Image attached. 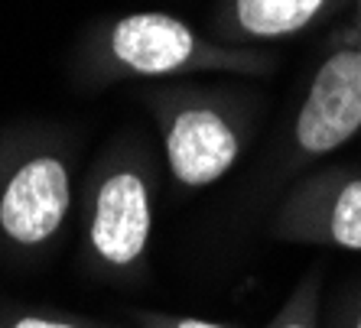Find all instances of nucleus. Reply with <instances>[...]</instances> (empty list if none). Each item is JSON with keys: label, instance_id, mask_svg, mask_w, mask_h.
Here are the masks:
<instances>
[{"label": "nucleus", "instance_id": "6e6552de", "mask_svg": "<svg viewBox=\"0 0 361 328\" xmlns=\"http://www.w3.org/2000/svg\"><path fill=\"white\" fill-rule=\"evenodd\" d=\"M17 328H68V325H59V322H42V319H23Z\"/></svg>", "mask_w": 361, "mask_h": 328}, {"label": "nucleus", "instance_id": "7ed1b4c3", "mask_svg": "<svg viewBox=\"0 0 361 328\" xmlns=\"http://www.w3.org/2000/svg\"><path fill=\"white\" fill-rule=\"evenodd\" d=\"M150 234L147 189L134 172H118L101 185L94 205L92 241L108 263H130Z\"/></svg>", "mask_w": 361, "mask_h": 328}, {"label": "nucleus", "instance_id": "f03ea898", "mask_svg": "<svg viewBox=\"0 0 361 328\" xmlns=\"http://www.w3.org/2000/svg\"><path fill=\"white\" fill-rule=\"evenodd\" d=\"M68 208V176L59 160H33L10 179L0 225L20 244H39L62 225Z\"/></svg>", "mask_w": 361, "mask_h": 328}, {"label": "nucleus", "instance_id": "f257e3e1", "mask_svg": "<svg viewBox=\"0 0 361 328\" xmlns=\"http://www.w3.org/2000/svg\"><path fill=\"white\" fill-rule=\"evenodd\" d=\"M361 130V49L336 52L316 72L296 118V144L310 156L332 153Z\"/></svg>", "mask_w": 361, "mask_h": 328}, {"label": "nucleus", "instance_id": "9b49d317", "mask_svg": "<svg viewBox=\"0 0 361 328\" xmlns=\"http://www.w3.org/2000/svg\"><path fill=\"white\" fill-rule=\"evenodd\" d=\"M358 328H361V322H358Z\"/></svg>", "mask_w": 361, "mask_h": 328}, {"label": "nucleus", "instance_id": "423d86ee", "mask_svg": "<svg viewBox=\"0 0 361 328\" xmlns=\"http://www.w3.org/2000/svg\"><path fill=\"white\" fill-rule=\"evenodd\" d=\"M326 0H238V23L251 36L296 33L322 10Z\"/></svg>", "mask_w": 361, "mask_h": 328}, {"label": "nucleus", "instance_id": "0eeeda50", "mask_svg": "<svg viewBox=\"0 0 361 328\" xmlns=\"http://www.w3.org/2000/svg\"><path fill=\"white\" fill-rule=\"evenodd\" d=\"M329 234L338 247L361 251V179L345 182L329 208Z\"/></svg>", "mask_w": 361, "mask_h": 328}, {"label": "nucleus", "instance_id": "39448f33", "mask_svg": "<svg viewBox=\"0 0 361 328\" xmlns=\"http://www.w3.org/2000/svg\"><path fill=\"white\" fill-rule=\"evenodd\" d=\"M189 52H192V33L179 20L163 13H137L121 20L114 30V56L147 75H160L183 65Z\"/></svg>", "mask_w": 361, "mask_h": 328}, {"label": "nucleus", "instance_id": "1a4fd4ad", "mask_svg": "<svg viewBox=\"0 0 361 328\" xmlns=\"http://www.w3.org/2000/svg\"><path fill=\"white\" fill-rule=\"evenodd\" d=\"M179 328H219V325H209V322H183Z\"/></svg>", "mask_w": 361, "mask_h": 328}, {"label": "nucleus", "instance_id": "20e7f679", "mask_svg": "<svg viewBox=\"0 0 361 328\" xmlns=\"http://www.w3.org/2000/svg\"><path fill=\"white\" fill-rule=\"evenodd\" d=\"M169 169L183 185H209L238 160L235 130L212 111L179 114L166 140Z\"/></svg>", "mask_w": 361, "mask_h": 328}, {"label": "nucleus", "instance_id": "9d476101", "mask_svg": "<svg viewBox=\"0 0 361 328\" xmlns=\"http://www.w3.org/2000/svg\"><path fill=\"white\" fill-rule=\"evenodd\" d=\"M286 328H302V325H286Z\"/></svg>", "mask_w": 361, "mask_h": 328}]
</instances>
